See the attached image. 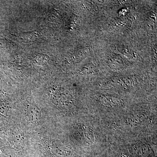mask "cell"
<instances>
[{"label": "cell", "mask_w": 157, "mask_h": 157, "mask_svg": "<svg viewBox=\"0 0 157 157\" xmlns=\"http://www.w3.org/2000/svg\"><path fill=\"white\" fill-rule=\"evenodd\" d=\"M36 33L33 32H24L18 35V38L25 42H33L36 39Z\"/></svg>", "instance_id": "6da1fadb"}]
</instances>
